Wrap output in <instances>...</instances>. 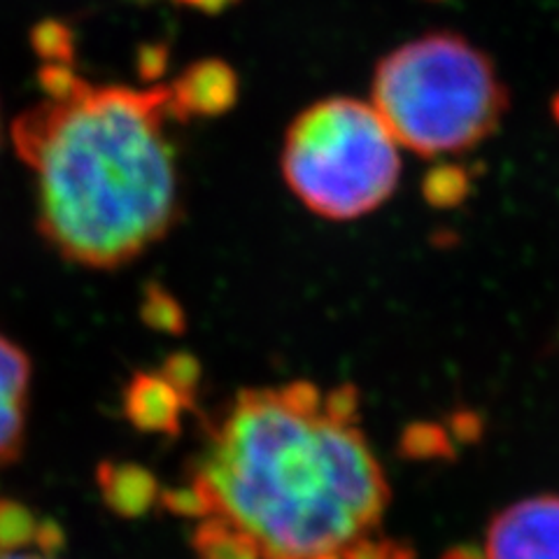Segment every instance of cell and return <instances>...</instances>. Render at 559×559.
Wrapping results in <instances>:
<instances>
[{
  "label": "cell",
  "instance_id": "cell-1",
  "mask_svg": "<svg viewBox=\"0 0 559 559\" xmlns=\"http://www.w3.org/2000/svg\"><path fill=\"white\" fill-rule=\"evenodd\" d=\"M40 84L45 100L12 124L35 175L38 231L73 264L124 266L180 213L168 86H98L70 63H47Z\"/></svg>",
  "mask_w": 559,
  "mask_h": 559
},
{
  "label": "cell",
  "instance_id": "cell-2",
  "mask_svg": "<svg viewBox=\"0 0 559 559\" xmlns=\"http://www.w3.org/2000/svg\"><path fill=\"white\" fill-rule=\"evenodd\" d=\"M194 485L210 513L248 530L266 559H314L371 534L390 503L357 425L310 382L245 390L205 448Z\"/></svg>",
  "mask_w": 559,
  "mask_h": 559
},
{
  "label": "cell",
  "instance_id": "cell-3",
  "mask_svg": "<svg viewBox=\"0 0 559 559\" xmlns=\"http://www.w3.org/2000/svg\"><path fill=\"white\" fill-rule=\"evenodd\" d=\"M373 108L401 147L441 156L492 135L509 110V92L476 45L454 33H429L378 63Z\"/></svg>",
  "mask_w": 559,
  "mask_h": 559
},
{
  "label": "cell",
  "instance_id": "cell-4",
  "mask_svg": "<svg viewBox=\"0 0 559 559\" xmlns=\"http://www.w3.org/2000/svg\"><path fill=\"white\" fill-rule=\"evenodd\" d=\"M399 147L373 103L324 98L289 127L283 175L314 215L357 219L392 197L401 173Z\"/></svg>",
  "mask_w": 559,
  "mask_h": 559
},
{
  "label": "cell",
  "instance_id": "cell-5",
  "mask_svg": "<svg viewBox=\"0 0 559 559\" xmlns=\"http://www.w3.org/2000/svg\"><path fill=\"white\" fill-rule=\"evenodd\" d=\"M485 559H559V497L540 495L501 511L487 530Z\"/></svg>",
  "mask_w": 559,
  "mask_h": 559
},
{
  "label": "cell",
  "instance_id": "cell-6",
  "mask_svg": "<svg viewBox=\"0 0 559 559\" xmlns=\"http://www.w3.org/2000/svg\"><path fill=\"white\" fill-rule=\"evenodd\" d=\"M238 90V75L229 63L203 59L168 84V110L178 121L219 117L234 108Z\"/></svg>",
  "mask_w": 559,
  "mask_h": 559
},
{
  "label": "cell",
  "instance_id": "cell-7",
  "mask_svg": "<svg viewBox=\"0 0 559 559\" xmlns=\"http://www.w3.org/2000/svg\"><path fill=\"white\" fill-rule=\"evenodd\" d=\"M31 392V359L24 349L0 334V468L22 457Z\"/></svg>",
  "mask_w": 559,
  "mask_h": 559
},
{
  "label": "cell",
  "instance_id": "cell-8",
  "mask_svg": "<svg viewBox=\"0 0 559 559\" xmlns=\"http://www.w3.org/2000/svg\"><path fill=\"white\" fill-rule=\"evenodd\" d=\"M129 423L145 433H180V417L187 411L185 399L159 373H135L124 392Z\"/></svg>",
  "mask_w": 559,
  "mask_h": 559
},
{
  "label": "cell",
  "instance_id": "cell-9",
  "mask_svg": "<svg viewBox=\"0 0 559 559\" xmlns=\"http://www.w3.org/2000/svg\"><path fill=\"white\" fill-rule=\"evenodd\" d=\"M96 483L108 509L124 520H135L150 513L162 492L150 468L129 462H103L96 468Z\"/></svg>",
  "mask_w": 559,
  "mask_h": 559
},
{
  "label": "cell",
  "instance_id": "cell-10",
  "mask_svg": "<svg viewBox=\"0 0 559 559\" xmlns=\"http://www.w3.org/2000/svg\"><path fill=\"white\" fill-rule=\"evenodd\" d=\"M63 532L55 520H40L26 503L0 499V550L35 548L57 555L63 548Z\"/></svg>",
  "mask_w": 559,
  "mask_h": 559
},
{
  "label": "cell",
  "instance_id": "cell-11",
  "mask_svg": "<svg viewBox=\"0 0 559 559\" xmlns=\"http://www.w3.org/2000/svg\"><path fill=\"white\" fill-rule=\"evenodd\" d=\"M191 540L201 559H266L264 546L224 515L205 518Z\"/></svg>",
  "mask_w": 559,
  "mask_h": 559
},
{
  "label": "cell",
  "instance_id": "cell-12",
  "mask_svg": "<svg viewBox=\"0 0 559 559\" xmlns=\"http://www.w3.org/2000/svg\"><path fill=\"white\" fill-rule=\"evenodd\" d=\"M466 189H468V178L466 173L457 166L433 168L431 173L425 175V182H423L425 199L431 205H439V207L457 205L466 197Z\"/></svg>",
  "mask_w": 559,
  "mask_h": 559
},
{
  "label": "cell",
  "instance_id": "cell-13",
  "mask_svg": "<svg viewBox=\"0 0 559 559\" xmlns=\"http://www.w3.org/2000/svg\"><path fill=\"white\" fill-rule=\"evenodd\" d=\"M401 454L413 460L450 457V441L439 425H413L401 436Z\"/></svg>",
  "mask_w": 559,
  "mask_h": 559
},
{
  "label": "cell",
  "instance_id": "cell-14",
  "mask_svg": "<svg viewBox=\"0 0 559 559\" xmlns=\"http://www.w3.org/2000/svg\"><path fill=\"white\" fill-rule=\"evenodd\" d=\"M159 373L173 384L175 390L180 392L187 408L194 406V401L199 396V388H201V364L197 357L185 355V353L170 355L162 364Z\"/></svg>",
  "mask_w": 559,
  "mask_h": 559
},
{
  "label": "cell",
  "instance_id": "cell-15",
  "mask_svg": "<svg viewBox=\"0 0 559 559\" xmlns=\"http://www.w3.org/2000/svg\"><path fill=\"white\" fill-rule=\"evenodd\" d=\"M143 318L152 329L159 331H182L185 326V318L180 306L175 304L166 292H162L159 287H152L145 306H143Z\"/></svg>",
  "mask_w": 559,
  "mask_h": 559
},
{
  "label": "cell",
  "instance_id": "cell-16",
  "mask_svg": "<svg viewBox=\"0 0 559 559\" xmlns=\"http://www.w3.org/2000/svg\"><path fill=\"white\" fill-rule=\"evenodd\" d=\"M159 503L166 511L182 515V518H205L213 515L210 513V506L205 497L201 495V489L197 485L189 487H168L159 492Z\"/></svg>",
  "mask_w": 559,
  "mask_h": 559
},
{
  "label": "cell",
  "instance_id": "cell-17",
  "mask_svg": "<svg viewBox=\"0 0 559 559\" xmlns=\"http://www.w3.org/2000/svg\"><path fill=\"white\" fill-rule=\"evenodd\" d=\"M35 49L49 63H70V57H73V38H70V31L66 26L49 22L35 31Z\"/></svg>",
  "mask_w": 559,
  "mask_h": 559
},
{
  "label": "cell",
  "instance_id": "cell-18",
  "mask_svg": "<svg viewBox=\"0 0 559 559\" xmlns=\"http://www.w3.org/2000/svg\"><path fill=\"white\" fill-rule=\"evenodd\" d=\"M394 544L388 538L366 534L341 550V559H392Z\"/></svg>",
  "mask_w": 559,
  "mask_h": 559
},
{
  "label": "cell",
  "instance_id": "cell-19",
  "mask_svg": "<svg viewBox=\"0 0 559 559\" xmlns=\"http://www.w3.org/2000/svg\"><path fill=\"white\" fill-rule=\"evenodd\" d=\"M180 3L194 8V10H201V12H207V14H219L224 10H229L231 5H236L238 0H180Z\"/></svg>",
  "mask_w": 559,
  "mask_h": 559
},
{
  "label": "cell",
  "instance_id": "cell-20",
  "mask_svg": "<svg viewBox=\"0 0 559 559\" xmlns=\"http://www.w3.org/2000/svg\"><path fill=\"white\" fill-rule=\"evenodd\" d=\"M0 559H55V555L26 548V550H0Z\"/></svg>",
  "mask_w": 559,
  "mask_h": 559
},
{
  "label": "cell",
  "instance_id": "cell-21",
  "mask_svg": "<svg viewBox=\"0 0 559 559\" xmlns=\"http://www.w3.org/2000/svg\"><path fill=\"white\" fill-rule=\"evenodd\" d=\"M443 559H485V552H480L474 546H457L452 548Z\"/></svg>",
  "mask_w": 559,
  "mask_h": 559
},
{
  "label": "cell",
  "instance_id": "cell-22",
  "mask_svg": "<svg viewBox=\"0 0 559 559\" xmlns=\"http://www.w3.org/2000/svg\"><path fill=\"white\" fill-rule=\"evenodd\" d=\"M392 559H415V552H413L408 546H396V544H394Z\"/></svg>",
  "mask_w": 559,
  "mask_h": 559
},
{
  "label": "cell",
  "instance_id": "cell-23",
  "mask_svg": "<svg viewBox=\"0 0 559 559\" xmlns=\"http://www.w3.org/2000/svg\"><path fill=\"white\" fill-rule=\"evenodd\" d=\"M314 559H341V552H331V555H322V557H314Z\"/></svg>",
  "mask_w": 559,
  "mask_h": 559
},
{
  "label": "cell",
  "instance_id": "cell-24",
  "mask_svg": "<svg viewBox=\"0 0 559 559\" xmlns=\"http://www.w3.org/2000/svg\"><path fill=\"white\" fill-rule=\"evenodd\" d=\"M0 143H3V127H0Z\"/></svg>",
  "mask_w": 559,
  "mask_h": 559
},
{
  "label": "cell",
  "instance_id": "cell-25",
  "mask_svg": "<svg viewBox=\"0 0 559 559\" xmlns=\"http://www.w3.org/2000/svg\"><path fill=\"white\" fill-rule=\"evenodd\" d=\"M557 112H559V110H557Z\"/></svg>",
  "mask_w": 559,
  "mask_h": 559
}]
</instances>
